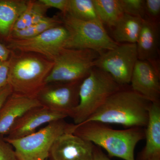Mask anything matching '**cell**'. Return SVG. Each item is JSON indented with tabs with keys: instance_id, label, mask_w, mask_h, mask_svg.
I'll list each match as a JSON object with an SVG mask.
<instances>
[{
	"instance_id": "cell-25",
	"label": "cell",
	"mask_w": 160,
	"mask_h": 160,
	"mask_svg": "<svg viewBox=\"0 0 160 160\" xmlns=\"http://www.w3.org/2000/svg\"><path fill=\"white\" fill-rule=\"evenodd\" d=\"M0 160H18L12 146L0 136Z\"/></svg>"
},
{
	"instance_id": "cell-2",
	"label": "cell",
	"mask_w": 160,
	"mask_h": 160,
	"mask_svg": "<svg viewBox=\"0 0 160 160\" xmlns=\"http://www.w3.org/2000/svg\"><path fill=\"white\" fill-rule=\"evenodd\" d=\"M151 103L133 91L130 86L129 88L125 86L112 95L84 122L94 121L106 124H119L128 128H145L148 123Z\"/></svg>"
},
{
	"instance_id": "cell-32",
	"label": "cell",
	"mask_w": 160,
	"mask_h": 160,
	"mask_svg": "<svg viewBox=\"0 0 160 160\" xmlns=\"http://www.w3.org/2000/svg\"></svg>"
},
{
	"instance_id": "cell-14",
	"label": "cell",
	"mask_w": 160,
	"mask_h": 160,
	"mask_svg": "<svg viewBox=\"0 0 160 160\" xmlns=\"http://www.w3.org/2000/svg\"><path fill=\"white\" fill-rule=\"evenodd\" d=\"M41 106L35 97L12 92L0 109V136L7 135L15 123L27 112Z\"/></svg>"
},
{
	"instance_id": "cell-8",
	"label": "cell",
	"mask_w": 160,
	"mask_h": 160,
	"mask_svg": "<svg viewBox=\"0 0 160 160\" xmlns=\"http://www.w3.org/2000/svg\"><path fill=\"white\" fill-rule=\"evenodd\" d=\"M138 60L136 44H121L100 54L94 67L109 73L120 86H126Z\"/></svg>"
},
{
	"instance_id": "cell-20",
	"label": "cell",
	"mask_w": 160,
	"mask_h": 160,
	"mask_svg": "<svg viewBox=\"0 0 160 160\" xmlns=\"http://www.w3.org/2000/svg\"><path fill=\"white\" fill-rule=\"evenodd\" d=\"M49 9L39 0L29 1L27 9L17 21L12 32L26 29L42 22L47 17L46 13Z\"/></svg>"
},
{
	"instance_id": "cell-15",
	"label": "cell",
	"mask_w": 160,
	"mask_h": 160,
	"mask_svg": "<svg viewBox=\"0 0 160 160\" xmlns=\"http://www.w3.org/2000/svg\"><path fill=\"white\" fill-rule=\"evenodd\" d=\"M159 21H153L147 18L144 19L136 43L138 58L139 60L148 61L159 70Z\"/></svg>"
},
{
	"instance_id": "cell-5",
	"label": "cell",
	"mask_w": 160,
	"mask_h": 160,
	"mask_svg": "<svg viewBox=\"0 0 160 160\" xmlns=\"http://www.w3.org/2000/svg\"><path fill=\"white\" fill-rule=\"evenodd\" d=\"M58 15L69 32L65 48L91 49L100 54L119 45L109 36L101 21H82L61 12Z\"/></svg>"
},
{
	"instance_id": "cell-30",
	"label": "cell",
	"mask_w": 160,
	"mask_h": 160,
	"mask_svg": "<svg viewBox=\"0 0 160 160\" xmlns=\"http://www.w3.org/2000/svg\"><path fill=\"white\" fill-rule=\"evenodd\" d=\"M92 160H112L106 155L98 146H95L93 157Z\"/></svg>"
},
{
	"instance_id": "cell-31",
	"label": "cell",
	"mask_w": 160,
	"mask_h": 160,
	"mask_svg": "<svg viewBox=\"0 0 160 160\" xmlns=\"http://www.w3.org/2000/svg\"><path fill=\"white\" fill-rule=\"evenodd\" d=\"M150 160H160V157L153 158L152 159Z\"/></svg>"
},
{
	"instance_id": "cell-3",
	"label": "cell",
	"mask_w": 160,
	"mask_h": 160,
	"mask_svg": "<svg viewBox=\"0 0 160 160\" xmlns=\"http://www.w3.org/2000/svg\"><path fill=\"white\" fill-rule=\"evenodd\" d=\"M8 61V83L12 92L35 97L45 85L54 64L53 61L37 53L14 51Z\"/></svg>"
},
{
	"instance_id": "cell-9",
	"label": "cell",
	"mask_w": 160,
	"mask_h": 160,
	"mask_svg": "<svg viewBox=\"0 0 160 160\" xmlns=\"http://www.w3.org/2000/svg\"><path fill=\"white\" fill-rule=\"evenodd\" d=\"M68 37L69 32L62 24L30 38L8 40L5 45L12 51L33 52L53 61Z\"/></svg>"
},
{
	"instance_id": "cell-23",
	"label": "cell",
	"mask_w": 160,
	"mask_h": 160,
	"mask_svg": "<svg viewBox=\"0 0 160 160\" xmlns=\"http://www.w3.org/2000/svg\"><path fill=\"white\" fill-rule=\"evenodd\" d=\"M125 14L132 16L146 18L145 1L144 0H119Z\"/></svg>"
},
{
	"instance_id": "cell-24",
	"label": "cell",
	"mask_w": 160,
	"mask_h": 160,
	"mask_svg": "<svg viewBox=\"0 0 160 160\" xmlns=\"http://www.w3.org/2000/svg\"><path fill=\"white\" fill-rule=\"evenodd\" d=\"M144 6L146 18L159 21L160 0H146Z\"/></svg>"
},
{
	"instance_id": "cell-1",
	"label": "cell",
	"mask_w": 160,
	"mask_h": 160,
	"mask_svg": "<svg viewBox=\"0 0 160 160\" xmlns=\"http://www.w3.org/2000/svg\"><path fill=\"white\" fill-rule=\"evenodd\" d=\"M72 133L106 150L110 158L135 160L134 151L139 142L145 139V128L112 129L100 122H84L73 126Z\"/></svg>"
},
{
	"instance_id": "cell-22",
	"label": "cell",
	"mask_w": 160,
	"mask_h": 160,
	"mask_svg": "<svg viewBox=\"0 0 160 160\" xmlns=\"http://www.w3.org/2000/svg\"><path fill=\"white\" fill-rule=\"evenodd\" d=\"M66 13L82 21H101L93 0H69Z\"/></svg>"
},
{
	"instance_id": "cell-19",
	"label": "cell",
	"mask_w": 160,
	"mask_h": 160,
	"mask_svg": "<svg viewBox=\"0 0 160 160\" xmlns=\"http://www.w3.org/2000/svg\"><path fill=\"white\" fill-rule=\"evenodd\" d=\"M93 2L100 21L111 29L125 14L119 0H93Z\"/></svg>"
},
{
	"instance_id": "cell-7",
	"label": "cell",
	"mask_w": 160,
	"mask_h": 160,
	"mask_svg": "<svg viewBox=\"0 0 160 160\" xmlns=\"http://www.w3.org/2000/svg\"><path fill=\"white\" fill-rule=\"evenodd\" d=\"M99 55L97 52L91 49L63 48L53 60V67L45 84L82 82L94 67Z\"/></svg>"
},
{
	"instance_id": "cell-27",
	"label": "cell",
	"mask_w": 160,
	"mask_h": 160,
	"mask_svg": "<svg viewBox=\"0 0 160 160\" xmlns=\"http://www.w3.org/2000/svg\"><path fill=\"white\" fill-rule=\"evenodd\" d=\"M8 71L9 61L0 63V89L8 84Z\"/></svg>"
},
{
	"instance_id": "cell-17",
	"label": "cell",
	"mask_w": 160,
	"mask_h": 160,
	"mask_svg": "<svg viewBox=\"0 0 160 160\" xmlns=\"http://www.w3.org/2000/svg\"><path fill=\"white\" fill-rule=\"evenodd\" d=\"M29 1L0 0V41L9 39L17 21L26 11Z\"/></svg>"
},
{
	"instance_id": "cell-18",
	"label": "cell",
	"mask_w": 160,
	"mask_h": 160,
	"mask_svg": "<svg viewBox=\"0 0 160 160\" xmlns=\"http://www.w3.org/2000/svg\"><path fill=\"white\" fill-rule=\"evenodd\" d=\"M143 19L124 14L112 28L113 38L118 44H136L139 35Z\"/></svg>"
},
{
	"instance_id": "cell-12",
	"label": "cell",
	"mask_w": 160,
	"mask_h": 160,
	"mask_svg": "<svg viewBox=\"0 0 160 160\" xmlns=\"http://www.w3.org/2000/svg\"><path fill=\"white\" fill-rule=\"evenodd\" d=\"M131 89L151 103L160 102V70L146 61L138 60L132 75Z\"/></svg>"
},
{
	"instance_id": "cell-13",
	"label": "cell",
	"mask_w": 160,
	"mask_h": 160,
	"mask_svg": "<svg viewBox=\"0 0 160 160\" xmlns=\"http://www.w3.org/2000/svg\"><path fill=\"white\" fill-rule=\"evenodd\" d=\"M67 117L65 115L43 106L35 107L27 112L17 121L6 138L16 139L24 137L35 132L36 129L43 124Z\"/></svg>"
},
{
	"instance_id": "cell-29",
	"label": "cell",
	"mask_w": 160,
	"mask_h": 160,
	"mask_svg": "<svg viewBox=\"0 0 160 160\" xmlns=\"http://www.w3.org/2000/svg\"><path fill=\"white\" fill-rule=\"evenodd\" d=\"M12 51L8 49L5 44L0 42V63L4 62L9 60Z\"/></svg>"
},
{
	"instance_id": "cell-26",
	"label": "cell",
	"mask_w": 160,
	"mask_h": 160,
	"mask_svg": "<svg viewBox=\"0 0 160 160\" xmlns=\"http://www.w3.org/2000/svg\"><path fill=\"white\" fill-rule=\"evenodd\" d=\"M43 5L48 8H56L61 13H66L68 8L69 0H39Z\"/></svg>"
},
{
	"instance_id": "cell-11",
	"label": "cell",
	"mask_w": 160,
	"mask_h": 160,
	"mask_svg": "<svg viewBox=\"0 0 160 160\" xmlns=\"http://www.w3.org/2000/svg\"><path fill=\"white\" fill-rule=\"evenodd\" d=\"M95 145L72 133L63 134L53 143L49 160H92Z\"/></svg>"
},
{
	"instance_id": "cell-21",
	"label": "cell",
	"mask_w": 160,
	"mask_h": 160,
	"mask_svg": "<svg viewBox=\"0 0 160 160\" xmlns=\"http://www.w3.org/2000/svg\"><path fill=\"white\" fill-rule=\"evenodd\" d=\"M61 25H62V22L58 15L54 16L52 17H47L42 22L28 28L19 31L12 32L8 40H20L30 38L38 35L48 29Z\"/></svg>"
},
{
	"instance_id": "cell-4",
	"label": "cell",
	"mask_w": 160,
	"mask_h": 160,
	"mask_svg": "<svg viewBox=\"0 0 160 160\" xmlns=\"http://www.w3.org/2000/svg\"><path fill=\"white\" fill-rule=\"evenodd\" d=\"M123 87L109 73L93 67L80 85L79 103L70 117L74 124L86 121L112 95Z\"/></svg>"
},
{
	"instance_id": "cell-10",
	"label": "cell",
	"mask_w": 160,
	"mask_h": 160,
	"mask_svg": "<svg viewBox=\"0 0 160 160\" xmlns=\"http://www.w3.org/2000/svg\"><path fill=\"white\" fill-rule=\"evenodd\" d=\"M82 82L47 83L38 92L35 98L41 106L70 118L79 103Z\"/></svg>"
},
{
	"instance_id": "cell-28",
	"label": "cell",
	"mask_w": 160,
	"mask_h": 160,
	"mask_svg": "<svg viewBox=\"0 0 160 160\" xmlns=\"http://www.w3.org/2000/svg\"><path fill=\"white\" fill-rule=\"evenodd\" d=\"M12 89L9 84H7L0 89V109L9 95L12 93Z\"/></svg>"
},
{
	"instance_id": "cell-16",
	"label": "cell",
	"mask_w": 160,
	"mask_h": 160,
	"mask_svg": "<svg viewBox=\"0 0 160 160\" xmlns=\"http://www.w3.org/2000/svg\"><path fill=\"white\" fill-rule=\"evenodd\" d=\"M146 146L135 160H150L160 157V102L152 103L145 127Z\"/></svg>"
},
{
	"instance_id": "cell-6",
	"label": "cell",
	"mask_w": 160,
	"mask_h": 160,
	"mask_svg": "<svg viewBox=\"0 0 160 160\" xmlns=\"http://www.w3.org/2000/svg\"><path fill=\"white\" fill-rule=\"evenodd\" d=\"M74 125L62 119L24 137L4 139L13 147L18 160H46L56 140L63 134L72 133Z\"/></svg>"
}]
</instances>
